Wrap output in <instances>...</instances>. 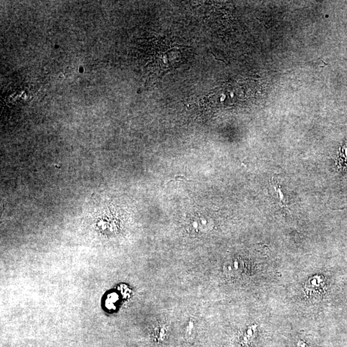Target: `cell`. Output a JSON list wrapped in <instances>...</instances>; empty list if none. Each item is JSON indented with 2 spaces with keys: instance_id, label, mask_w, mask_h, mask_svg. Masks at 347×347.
Wrapping results in <instances>:
<instances>
[]
</instances>
